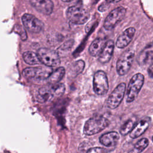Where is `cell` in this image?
Here are the masks:
<instances>
[{
	"label": "cell",
	"mask_w": 153,
	"mask_h": 153,
	"mask_svg": "<svg viewBox=\"0 0 153 153\" xmlns=\"http://www.w3.org/2000/svg\"><path fill=\"white\" fill-rule=\"evenodd\" d=\"M151 121V118L149 117H146L140 120L130 133V137L131 139H136L143 134L148 129Z\"/></svg>",
	"instance_id": "12"
},
{
	"label": "cell",
	"mask_w": 153,
	"mask_h": 153,
	"mask_svg": "<svg viewBox=\"0 0 153 153\" xmlns=\"http://www.w3.org/2000/svg\"><path fill=\"white\" fill-rule=\"evenodd\" d=\"M86 153H105V150L100 147H93L88 149Z\"/></svg>",
	"instance_id": "25"
},
{
	"label": "cell",
	"mask_w": 153,
	"mask_h": 153,
	"mask_svg": "<svg viewBox=\"0 0 153 153\" xmlns=\"http://www.w3.org/2000/svg\"><path fill=\"white\" fill-rule=\"evenodd\" d=\"M109 89L108 79L106 73L103 71H97L93 76V90L98 95L106 94Z\"/></svg>",
	"instance_id": "8"
},
{
	"label": "cell",
	"mask_w": 153,
	"mask_h": 153,
	"mask_svg": "<svg viewBox=\"0 0 153 153\" xmlns=\"http://www.w3.org/2000/svg\"><path fill=\"white\" fill-rule=\"evenodd\" d=\"M152 142H153V136H152Z\"/></svg>",
	"instance_id": "29"
},
{
	"label": "cell",
	"mask_w": 153,
	"mask_h": 153,
	"mask_svg": "<svg viewBox=\"0 0 153 153\" xmlns=\"http://www.w3.org/2000/svg\"><path fill=\"white\" fill-rule=\"evenodd\" d=\"M137 62L140 65H145L153 60V41L147 45L137 57Z\"/></svg>",
	"instance_id": "15"
},
{
	"label": "cell",
	"mask_w": 153,
	"mask_h": 153,
	"mask_svg": "<svg viewBox=\"0 0 153 153\" xmlns=\"http://www.w3.org/2000/svg\"><path fill=\"white\" fill-rule=\"evenodd\" d=\"M55 97H59L63 96L65 91V86L62 83L51 84Z\"/></svg>",
	"instance_id": "23"
},
{
	"label": "cell",
	"mask_w": 153,
	"mask_h": 153,
	"mask_svg": "<svg viewBox=\"0 0 153 153\" xmlns=\"http://www.w3.org/2000/svg\"><path fill=\"white\" fill-rule=\"evenodd\" d=\"M31 5L39 13L50 15L53 10L54 5L51 0H29Z\"/></svg>",
	"instance_id": "11"
},
{
	"label": "cell",
	"mask_w": 153,
	"mask_h": 153,
	"mask_svg": "<svg viewBox=\"0 0 153 153\" xmlns=\"http://www.w3.org/2000/svg\"><path fill=\"white\" fill-rule=\"evenodd\" d=\"M22 56L24 61L30 65H38L41 63L38 54L32 51H26L23 53Z\"/></svg>",
	"instance_id": "21"
},
{
	"label": "cell",
	"mask_w": 153,
	"mask_h": 153,
	"mask_svg": "<svg viewBox=\"0 0 153 153\" xmlns=\"http://www.w3.org/2000/svg\"><path fill=\"white\" fill-rule=\"evenodd\" d=\"M85 62L82 60H79L73 63L69 68L68 74L72 78H75L80 74L84 70Z\"/></svg>",
	"instance_id": "19"
},
{
	"label": "cell",
	"mask_w": 153,
	"mask_h": 153,
	"mask_svg": "<svg viewBox=\"0 0 153 153\" xmlns=\"http://www.w3.org/2000/svg\"><path fill=\"white\" fill-rule=\"evenodd\" d=\"M121 0H106V1L108 3H117L120 2Z\"/></svg>",
	"instance_id": "27"
},
{
	"label": "cell",
	"mask_w": 153,
	"mask_h": 153,
	"mask_svg": "<svg viewBox=\"0 0 153 153\" xmlns=\"http://www.w3.org/2000/svg\"><path fill=\"white\" fill-rule=\"evenodd\" d=\"M65 74V69L63 67H59L52 72L47 81L49 84L59 83L63 78Z\"/></svg>",
	"instance_id": "20"
},
{
	"label": "cell",
	"mask_w": 153,
	"mask_h": 153,
	"mask_svg": "<svg viewBox=\"0 0 153 153\" xmlns=\"http://www.w3.org/2000/svg\"><path fill=\"white\" fill-rule=\"evenodd\" d=\"M126 13V10L123 7H118L111 11L104 21L105 29L108 30L112 29L123 19Z\"/></svg>",
	"instance_id": "9"
},
{
	"label": "cell",
	"mask_w": 153,
	"mask_h": 153,
	"mask_svg": "<svg viewBox=\"0 0 153 153\" xmlns=\"http://www.w3.org/2000/svg\"><path fill=\"white\" fill-rule=\"evenodd\" d=\"M107 41L105 39L97 38L94 39L89 47L88 51L91 56L96 57L99 56L104 48Z\"/></svg>",
	"instance_id": "18"
},
{
	"label": "cell",
	"mask_w": 153,
	"mask_h": 153,
	"mask_svg": "<svg viewBox=\"0 0 153 153\" xmlns=\"http://www.w3.org/2000/svg\"><path fill=\"white\" fill-rule=\"evenodd\" d=\"M126 88V84L121 82L112 91L106 102V106L108 108L115 109L120 105L124 98Z\"/></svg>",
	"instance_id": "7"
},
{
	"label": "cell",
	"mask_w": 153,
	"mask_h": 153,
	"mask_svg": "<svg viewBox=\"0 0 153 153\" xmlns=\"http://www.w3.org/2000/svg\"><path fill=\"white\" fill-rule=\"evenodd\" d=\"M120 139L119 133L115 131H109L102 134L99 138L100 143L107 147L115 146Z\"/></svg>",
	"instance_id": "16"
},
{
	"label": "cell",
	"mask_w": 153,
	"mask_h": 153,
	"mask_svg": "<svg viewBox=\"0 0 153 153\" xmlns=\"http://www.w3.org/2000/svg\"><path fill=\"white\" fill-rule=\"evenodd\" d=\"M149 145V140L147 138H142L138 140L134 145V148L139 152H142Z\"/></svg>",
	"instance_id": "24"
},
{
	"label": "cell",
	"mask_w": 153,
	"mask_h": 153,
	"mask_svg": "<svg viewBox=\"0 0 153 153\" xmlns=\"http://www.w3.org/2000/svg\"><path fill=\"white\" fill-rule=\"evenodd\" d=\"M55 97L51 84L44 85L38 90L36 99L39 103H48Z\"/></svg>",
	"instance_id": "14"
},
{
	"label": "cell",
	"mask_w": 153,
	"mask_h": 153,
	"mask_svg": "<svg viewBox=\"0 0 153 153\" xmlns=\"http://www.w3.org/2000/svg\"><path fill=\"white\" fill-rule=\"evenodd\" d=\"M135 31V29L133 27L126 29L117 38L116 46L119 48H123L127 47L131 41L134 35Z\"/></svg>",
	"instance_id": "13"
},
{
	"label": "cell",
	"mask_w": 153,
	"mask_h": 153,
	"mask_svg": "<svg viewBox=\"0 0 153 153\" xmlns=\"http://www.w3.org/2000/svg\"><path fill=\"white\" fill-rule=\"evenodd\" d=\"M114 49V42L112 40H109L98 57V61L101 63H106L111 59Z\"/></svg>",
	"instance_id": "17"
},
{
	"label": "cell",
	"mask_w": 153,
	"mask_h": 153,
	"mask_svg": "<svg viewBox=\"0 0 153 153\" xmlns=\"http://www.w3.org/2000/svg\"><path fill=\"white\" fill-rule=\"evenodd\" d=\"M22 21L26 29L32 33H39L44 27V23L30 14H25L22 17Z\"/></svg>",
	"instance_id": "10"
},
{
	"label": "cell",
	"mask_w": 153,
	"mask_h": 153,
	"mask_svg": "<svg viewBox=\"0 0 153 153\" xmlns=\"http://www.w3.org/2000/svg\"><path fill=\"white\" fill-rule=\"evenodd\" d=\"M62 1H64V2H70V1H71L72 0H62Z\"/></svg>",
	"instance_id": "28"
},
{
	"label": "cell",
	"mask_w": 153,
	"mask_h": 153,
	"mask_svg": "<svg viewBox=\"0 0 153 153\" xmlns=\"http://www.w3.org/2000/svg\"><path fill=\"white\" fill-rule=\"evenodd\" d=\"M148 73L149 76L153 79V63L148 68Z\"/></svg>",
	"instance_id": "26"
},
{
	"label": "cell",
	"mask_w": 153,
	"mask_h": 153,
	"mask_svg": "<svg viewBox=\"0 0 153 153\" xmlns=\"http://www.w3.org/2000/svg\"><path fill=\"white\" fill-rule=\"evenodd\" d=\"M135 126V122L131 119L127 120L121 127L120 133L122 136H126L130 133Z\"/></svg>",
	"instance_id": "22"
},
{
	"label": "cell",
	"mask_w": 153,
	"mask_h": 153,
	"mask_svg": "<svg viewBox=\"0 0 153 153\" xmlns=\"http://www.w3.org/2000/svg\"><path fill=\"white\" fill-rule=\"evenodd\" d=\"M134 57V51L128 49L125 51L117 62V72L120 76L126 75L130 70Z\"/></svg>",
	"instance_id": "6"
},
{
	"label": "cell",
	"mask_w": 153,
	"mask_h": 153,
	"mask_svg": "<svg viewBox=\"0 0 153 153\" xmlns=\"http://www.w3.org/2000/svg\"><path fill=\"white\" fill-rule=\"evenodd\" d=\"M66 16L74 25H83L89 19L90 14L84 8L79 5L70 7L66 11Z\"/></svg>",
	"instance_id": "3"
},
{
	"label": "cell",
	"mask_w": 153,
	"mask_h": 153,
	"mask_svg": "<svg viewBox=\"0 0 153 153\" xmlns=\"http://www.w3.org/2000/svg\"><path fill=\"white\" fill-rule=\"evenodd\" d=\"M37 54L42 63L46 66H57L60 63V59L58 53L47 48H41L38 50Z\"/></svg>",
	"instance_id": "5"
},
{
	"label": "cell",
	"mask_w": 153,
	"mask_h": 153,
	"mask_svg": "<svg viewBox=\"0 0 153 153\" xmlns=\"http://www.w3.org/2000/svg\"><path fill=\"white\" fill-rule=\"evenodd\" d=\"M144 76L141 73H137L134 74L130 79L127 90L126 102L131 103L133 102L137 97L143 83Z\"/></svg>",
	"instance_id": "2"
},
{
	"label": "cell",
	"mask_w": 153,
	"mask_h": 153,
	"mask_svg": "<svg viewBox=\"0 0 153 153\" xmlns=\"http://www.w3.org/2000/svg\"><path fill=\"white\" fill-rule=\"evenodd\" d=\"M109 121L103 116H95L89 118L84 124L83 132L87 136L97 134L109 125Z\"/></svg>",
	"instance_id": "1"
},
{
	"label": "cell",
	"mask_w": 153,
	"mask_h": 153,
	"mask_svg": "<svg viewBox=\"0 0 153 153\" xmlns=\"http://www.w3.org/2000/svg\"><path fill=\"white\" fill-rule=\"evenodd\" d=\"M53 71L51 67H29L23 70V75L28 79L39 81L48 79Z\"/></svg>",
	"instance_id": "4"
}]
</instances>
